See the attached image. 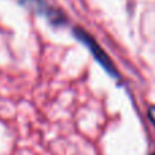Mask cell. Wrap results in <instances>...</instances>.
<instances>
[{
    "instance_id": "7a4b0ae2",
    "label": "cell",
    "mask_w": 155,
    "mask_h": 155,
    "mask_svg": "<svg viewBox=\"0 0 155 155\" xmlns=\"http://www.w3.org/2000/svg\"><path fill=\"white\" fill-rule=\"evenodd\" d=\"M22 3H24L28 8L33 10V11H36V12H40V14H43V15H45V17L48 18V21H50L51 24H54V25H61V24H63V21L66 19L64 15L62 14L61 11L48 7L43 0H24Z\"/></svg>"
},
{
    "instance_id": "6da1fadb",
    "label": "cell",
    "mask_w": 155,
    "mask_h": 155,
    "mask_svg": "<svg viewBox=\"0 0 155 155\" xmlns=\"http://www.w3.org/2000/svg\"><path fill=\"white\" fill-rule=\"evenodd\" d=\"M73 35H74V37H76L77 40H80L85 47L88 48V50L91 51V54L94 55V58L97 61V63H99L100 66H102V68L104 69L108 74H110V76L118 77V71H117V69H115L113 61L108 58L107 54L104 52V50H103L99 44L95 41V38L92 37L89 33L85 32L82 28H77L76 26L73 29Z\"/></svg>"
},
{
    "instance_id": "277c9868",
    "label": "cell",
    "mask_w": 155,
    "mask_h": 155,
    "mask_svg": "<svg viewBox=\"0 0 155 155\" xmlns=\"http://www.w3.org/2000/svg\"><path fill=\"white\" fill-rule=\"evenodd\" d=\"M151 155H155V154H151Z\"/></svg>"
},
{
    "instance_id": "3957f363",
    "label": "cell",
    "mask_w": 155,
    "mask_h": 155,
    "mask_svg": "<svg viewBox=\"0 0 155 155\" xmlns=\"http://www.w3.org/2000/svg\"><path fill=\"white\" fill-rule=\"evenodd\" d=\"M148 117H150V120H151L152 125L155 126V106H151V107H150V110H148Z\"/></svg>"
}]
</instances>
